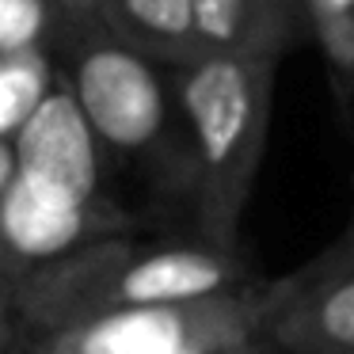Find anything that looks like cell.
<instances>
[{
	"label": "cell",
	"instance_id": "obj_1",
	"mask_svg": "<svg viewBox=\"0 0 354 354\" xmlns=\"http://www.w3.org/2000/svg\"><path fill=\"white\" fill-rule=\"evenodd\" d=\"M255 263L206 240H138L111 236L31 270L12 293L19 335L80 328L141 308L191 305L259 286Z\"/></svg>",
	"mask_w": 354,
	"mask_h": 354
},
{
	"label": "cell",
	"instance_id": "obj_2",
	"mask_svg": "<svg viewBox=\"0 0 354 354\" xmlns=\"http://www.w3.org/2000/svg\"><path fill=\"white\" fill-rule=\"evenodd\" d=\"M274 73L278 62L236 54H202L176 69L191 160L187 214L194 236L225 252H240V221L267 153Z\"/></svg>",
	"mask_w": 354,
	"mask_h": 354
},
{
	"label": "cell",
	"instance_id": "obj_3",
	"mask_svg": "<svg viewBox=\"0 0 354 354\" xmlns=\"http://www.w3.org/2000/svg\"><path fill=\"white\" fill-rule=\"evenodd\" d=\"M73 95L103 149L153 164L164 194L191 198L187 130L176 80H164L153 57L115 35H95L73 65Z\"/></svg>",
	"mask_w": 354,
	"mask_h": 354
},
{
	"label": "cell",
	"instance_id": "obj_4",
	"mask_svg": "<svg viewBox=\"0 0 354 354\" xmlns=\"http://www.w3.org/2000/svg\"><path fill=\"white\" fill-rule=\"evenodd\" d=\"M263 286L267 278L225 297L107 316L80 328L31 335L24 346L31 354H263Z\"/></svg>",
	"mask_w": 354,
	"mask_h": 354
},
{
	"label": "cell",
	"instance_id": "obj_5",
	"mask_svg": "<svg viewBox=\"0 0 354 354\" xmlns=\"http://www.w3.org/2000/svg\"><path fill=\"white\" fill-rule=\"evenodd\" d=\"M133 217L115 202H84L39 176L16 171L0 198V255L16 274V286L31 270L57 263L88 244L130 236Z\"/></svg>",
	"mask_w": 354,
	"mask_h": 354
},
{
	"label": "cell",
	"instance_id": "obj_6",
	"mask_svg": "<svg viewBox=\"0 0 354 354\" xmlns=\"http://www.w3.org/2000/svg\"><path fill=\"white\" fill-rule=\"evenodd\" d=\"M19 171L39 176L84 202H111L103 194V145L73 88H50L31 122L16 133Z\"/></svg>",
	"mask_w": 354,
	"mask_h": 354
},
{
	"label": "cell",
	"instance_id": "obj_7",
	"mask_svg": "<svg viewBox=\"0 0 354 354\" xmlns=\"http://www.w3.org/2000/svg\"><path fill=\"white\" fill-rule=\"evenodd\" d=\"M259 346L267 354H354V274L301 293L263 286Z\"/></svg>",
	"mask_w": 354,
	"mask_h": 354
},
{
	"label": "cell",
	"instance_id": "obj_8",
	"mask_svg": "<svg viewBox=\"0 0 354 354\" xmlns=\"http://www.w3.org/2000/svg\"><path fill=\"white\" fill-rule=\"evenodd\" d=\"M202 54H236L278 62L305 35L297 0H194Z\"/></svg>",
	"mask_w": 354,
	"mask_h": 354
},
{
	"label": "cell",
	"instance_id": "obj_9",
	"mask_svg": "<svg viewBox=\"0 0 354 354\" xmlns=\"http://www.w3.org/2000/svg\"><path fill=\"white\" fill-rule=\"evenodd\" d=\"M111 16L118 39L153 62L183 69L202 57L194 0H111Z\"/></svg>",
	"mask_w": 354,
	"mask_h": 354
},
{
	"label": "cell",
	"instance_id": "obj_10",
	"mask_svg": "<svg viewBox=\"0 0 354 354\" xmlns=\"http://www.w3.org/2000/svg\"><path fill=\"white\" fill-rule=\"evenodd\" d=\"M305 35L320 46L331 92L354 130V0H301Z\"/></svg>",
	"mask_w": 354,
	"mask_h": 354
},
{
	"label": "cell",
	"instance_id": "obj_11",
	"mask_svg": "<svg viewBox=\"0 0 354 354\" xmlns=\"http://www.w3.org/2000/svg\"><path fill=\"white\" fill-rule=\"evenodd\" d=\"M50 95L46 65L35 54L0 57V138L16 141V133L31 122L39 103Z\"/></svg>",
	"mask_w": 354,
	"mask_h": 354
},
{
	"label": "cell",
	"instance_id": "obj_12",
	"mask_svg": "<svg viewBox=\"0 0 354 354\" xmlns=\"http://www.w3.org/2000/svg\"><path fill=\"white\" fill-rule=\"evenodd\" d=\"M351 274H354V214H351V225L331 244H324L313 259L293 267L290 274L270 278V286H274V293H301V290H316V286L339 282V278H351Z\"/></svg>",
	"mask_w": 354,
	"mask_h": 354
},
{
	"label": "cell",
	"instance_id": "obj_13",
	"mask_svg": "<svg viewBox=\"0 0 354 354\" xmlns=\"http://www.w3.org/2000/svg\"><path fill=\"white\" fill-rule=\"evenodd\" d=\"M42 31H46L42 0H0V57L31 54Z\"/></svg>",
	"mask_w": 354,
	"mask_h": 354
},
{
	"label": "cell",
	"instance_id": "obj_14",
	"mask_svg": "<svg viewBox=\"0 0 354 354\" xmlns=\"http://www.w3.org/2000/svg\"><path fill=\"white\" fill-rule=\"evenodd\" d=\"M16 171H19L16 141H4V138H0V198L8 194V187H12V179H16ZM0 282L16 290V274L8 270V263H4V255H0Z\"/></svg>",
	"mask_w": 354,
	"mask_h": 354
},
{
	"label": "cell",
	"instance_id": "obj_15",
	"mask_svg": "<svg viewBox=\"0 0 354 354\" xmlns=\"http://www.w3.org/2000/svg\"><path fill=\"white\" fill-rule=\"evenodd\" d=\"M24 343V335H19V324L16 316H0V354H8L12 346Z\"/></svg>",
	"mask_w": 354,
	"mask_h": 354
},
{
	"label": "cell",
	"instance_id": "obj_16",
	"mask_svg": "<svg viewBox=\"0 0 354 354\" xmlns=\"http://www.w3.org/2000/svg\"><path fill=\"white\" fill-rule=\"evenodd\" d=\"M12 293H16L12 286L0 282V316H12Z\"/></svg>",
	"mask_w": 354,
	"mask_h": 354
},
{
	"label": "cell",
	"instance_id": "obj_17",
	"mask_svg": "<svg viewBox=\"0 0 354 354\" xmlns=\"http://www.w3.org/2000/svg\"><path fill=\"white\" fill-rule=\"evenodd\" d=\"M8 354H31V351H27V346H24V343H19V346H12V351H8Z\"/></svg>",
	"mask_w": 354,
	"mask_h": 354
},
{
	"label": "cell",
	"instance_id": "obj_18",
	"mask_svg": "<svg viewBox=\"0 0 354 354\" xmlns=\"http://www.w3.org/2000/svg\"><path fill=\"white\" fill-rule=\"evenodd\" d=\"M297 4H301V0H297Z\"/></svg>",
	"mask_w": 354,
	"mask_h": 354
},
{
	"label": "cell",
	"instance_id": "obj_19",
	"mask_svg": "<svg viewBox=\"0 0 354 354\" xmlns=\"http://www.w3.org/2000/svg\"><path fill=\"white\" fill-rule=\"evenodd\" d=\"M263 354H267V351H263Z\"/></svg>",
	"mask_w": 354,
	"mask_h": 354
}]
</instances>
